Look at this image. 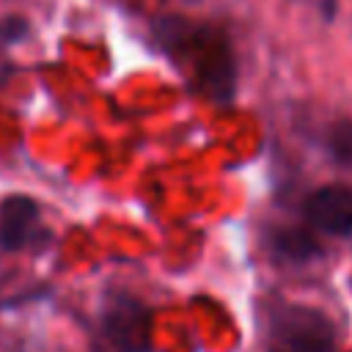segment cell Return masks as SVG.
<instances>
[{
  "mask_svg": "<svg viewBox=\"0 0 352 352\" xmlns=\"http://www.w3.org/2000/svg\"><path fill=\"white\" fill-rule=\"evenodd\" d=\"M102 333L116 352L151 349V311L126 292H113L102 302Z\"/></svg>",
  "mask_w": 352,
  "mask_h": 352,
  "instance_id": "3957f363",
  "label": "cell"
},
{
  "mask_svg": "<svg viewBox=\"0 0 352 352\" xmlns=\"http://www.w3.org/2000/svg\"><path fill=\"white\" fill-rule=\"evenodd\" d=\"M154 38L187 72L201 96L217 104H228L236 96V55L220 28L184 16H160Z\"/></svg>",
  "mask_w": 352,
  "mask_h": 352,
  "instance_id": "6da1fadb",
  "label": "cell"
},
{
  "mask_svg": "<svg viewBox=\"0 0 352 352\" xmlns=\"http://www.w3.org/2000/svg\"><path fill=\"white\" fill-rule=\"evenodd\" d=\"M336 0H322V14H324V19H333V14H336Z\"/></svg>",
  "mask_w": 352,
  "mask_h": 352,
  "instance_id": "9c48e42d",
  "label": "cell"
},
{
  "mask_svg": "<svg viewBox=\"0 0 352 352\" xmlns=\"http://www.w3.org/2000/svg\"><path fill=\"white\" fill-rule=\"evenodd\" d=\"M305 226L330 236L352 234V187L346 184H322L311 190L302 201Z\"/></svg>",
  "mask_w": 352,
  "mask_h": 352,
  "instance_id": "5b68a950",
  "label": "cell"
},
{
  "mask_svg": "<svg viewBox=\"0 0 352 352\" xmlns=\"http://www.w3.org/2000/svg\"><path fill=\"white\" fill-rule=\"evenodd\" d=\"M50 242V231L41 223V209L28 195H8L0 201V248L8 253L38 250Z\"/></svg>",
  "mask_w": 352,
  "mask_h": 352,
  "instance_id": "277c9868",
  "label": "cell"
},
{
  "mask_svg": "<svg viewBox=\"0 0 352 352\" xmlns=\"http://www.w3.org/2000/svg\"><path fill=\"white\" fill-rule=\"evenodd\" d=\"M264 245L270 258L286 267H305L324 256V248L311 226H270Z\"/></svg>",
  "mask_w": 352,
  "mask_h": 352,
  "instance_id": "8992f818",
  "label": "cell"
},
{
  "mask_svg": "<svg viewBox=\"0 0 352 352\" xmlns=\"http://www.w3.org/2000/svg\"><path fill=\"white\" fill-rule=\"evenodd\" d=\"M324 151L333 162L344 165V168H352V118L344 116V118H336L327 129H324Z\"/></svg>",
  "mask_w": 352,
  "mask_h": 352,
  "instance_id": "52a82bcc",
  "label": "cell"
},
{
  "mask_svg": "<svg viewBox=\"0 0 352 352\" xmlns=\"http://www.w3.org/2000/svg\"><path fill=\"white\" fill-rule=\"evenodd\" d=\"M267 352H336L333 319L302 302L267 308Z\"/></svg>",
  "mask_w": 352,
  "mask_h": 352,
  "instance_id": "7a4b0ae2",
  "label": "cell"
},
{
  "mask_svg": "<svg viewBox=\"0 0 352 352\" xmlns=\"http://www.w3.org/2000/svg\"><path fill=\"white\" fill-rule=\"evenodd\" d=\"M25 33H28V22H25V19L11 16V19H6V22L0 25V36H3L6 41H16V38H22Z\"/></svg>",
  "mask_w": 352,
  "mask_h": 352,
  "instance_id": "ba28073f",
  "label": "cell"
}]
</instances>
